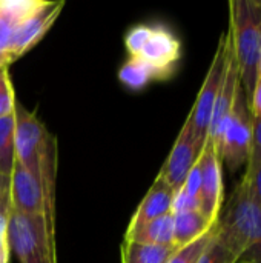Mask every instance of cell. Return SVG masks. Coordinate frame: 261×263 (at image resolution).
Here are the masks:
<instances>
[{
	"mask_svg": "<svg viewBox=\"0 0 261 263\" xmlns=\"http://www.w3.org/2000/svg\"><path fill=\"white\" fill-rule=\"evenodd\" d=\"M129 59L118 71V80L132 91L169 79L182 57V43L165 25H135L125 35Z\"/></svg>",
	"mask_w": 261,
	"mask_h": 263,
	"instance_id": "1",
	"label": "cell"
},
{
	"mask_svg": "<svg viewBox=\"0 0 261 263\" xmlns=\"http://www.w3.org/2000/svg\"><path fill=\"white\" fill-rule=\"evenodd\" d=\"M217 236L234 254L235 263H261V208L243 177L220 211Z\"/></svg>",
	"mask_w": 261,
	"mask_h": 263,
	"instance_id": "2",
	"label": "cell"
},
{
	"mask_svg": "<svg viewBox=\"0 0 261 263\" xmlns=\"http://www.w3.org/2000/svg\"><path fill=\"white\" fill-rule=\"evenodd\" d=\"M229 32L238 68L240 85L248 103L258 79L261 52V0L229 2Z\"/></svg>",
	"mask_w": 261,
	"mask_h": 263,
	"instance_id": "3",
	"label": "cell"
},
{
	"mask_svg": "<svg viewBox=\"0 0 261 263\" xmlns=\"http://www.w3.org/2000/svg\"><path fill=\"white\" fill-rule=\"evenodd\" d=\"M8 240L20 263H57L55 240L51 239L43 216H25L11 210Z\"/></svg>",
	"mask_w": 261,
	"mask_h": 263,
	"instance_id": "4",
	"label": "cell"
},
{
	"mask_svg": "<svg viewBox=\"0 0 261 263\" xmlns=\"http://www.w3.org/2000/svg\"><path fill=\"white\" fill-rule=\"evenodd\" d=\"M252 128H254V117L246 94L240 85L232 111L229 114V119L226 122L218 145V156L222 159V163H225L231 173H237L249 160Z\"/></svg>",
	"mask_w": 261,
	"mask_h": 263,
	"instance_id": "5",
	"label": "cell"
},
{
	"mask_svg": "<svg viewBox=\"0 0 261 263\" xmlns=\"http://www.w3.org/2000/svg\"><path fill=\"white\" fill-rule=\"evenodd\" d=\"M226 55H228V32L222 34V37H220L215 55L211 62V66L208 69V74L202 85V89H200L197 100L188 116L194 137L202 146H205V143L208 140V133H209L214 106H215V102H217V97H218V92H220V88L223 83V77H225Z\"/></svg>",
	"mask_w": 261,
	"mask_h": 263,
	"instance_id": "6",
	"label": "cell"
},
{
	"mask_svg": "<svg viewBox=\"0 0 261 263\" xmlns=\"http://www.w3.org/2000/svg\"><path fill=\"white\" fill-rule=\"evenodd\" d=\"M15 117V162L38 179L40 153L49 134L34 111L26 109L18 100L14 108Z\"/></svg>",
	"mask_w": 261,
	"mask_h": 263,
	"instance_id": "7",
	"label": "cell"
},
{
	"mask_svg": "<svg viewBox=\"0 0 261 263\" xmlns=\"http://www.w3.org/2000/svg\"><path fill=\"white\" fill-rule=\"evenodd\" d=\"M202 186H200V213L211 222L217 223L220 211L223 208L225 186H223V163L217 153V148L211 140H206L202 154Z\"/></svg>",
	"mask_w": 261,
	"mask_h": 263,
	"instance_id": "8",
	"label": "cell"
},
{
	"mask_svg": "<svg viewBox=\"0 0 261 263\" xmlns=\"http://www.w3.org/2000/svg\"><path fill=\"white\" fill-rule=\"evenodd\" d=\"M65 8V2H45L29 15L23 20L20 28L17 29L9 54H8V65L18 60L23 54H26L29 49H32L51 29L57 17L60 15L62 9Z\"/></svg>",
	"mask_w": 261,
	"mask_h": 263,
	"instance_id": "9",
	"label": "cell"
},
{
	"mask_svg": "<svg viewBox=\"0 0 261 263\" xmlns=\"http://www.w3.org/2000/svg\"><path fill=\"white\" fill-rule=\"evenodd\" d=\"M202 149L203 146L194 137L191 122L186 119L165 165L158 173V177H162L177 193L183 186L189 171L198 160Z\"/></svg>",
	"mask_w": 261,
	"mask_h": 263,
	"instance_id": "10",
	"label": "cell"
},
{
	"mask_svg": "<svg viewBox=\"0 0 261 263\" xmlns=\"http://www.w3.org/2000/svg\"><path fill=\"white\" fill-rule=\"evenodd\" d=\"M226 32H228V55H226L225 77H223V83H222V88H220V92H218V97H217V102L214 106L209 133H208V140H211L214 143V146L217 148V153H218V145L222 140L223 129H225L229 114L232 111L235 96H237V91L240 86L238 68H237V62H235V55H234L231 32H229V29Z\"/></svg>",
	"mask_w": 261,
	"mask_h": 263,
	"instance_id": "11",
	"label": "cell"
},
{
	"mask_svg": "<svg viewBox=\"0 0 261 263\" xmlns=\"http://www.w3.org/2000/svg\"><path fill=\"white\" fill-rule=\"evenodd\" d=\"M11 210L25 216L46 214V197L37 177L25 170L18 162L14 163L11 176Z\"/></svg>",
	"mask_w": 261,
	"mask_h": 263,
	"instance_id": "12",
	"label": "cell"
},
{
	"mask_svg": "<svg viewBox=\"0 0 261 263\" xmlns=\"http://www.w3.org/2000/svg\"><path fill=\"white\" fill-rule=\"evenodd\" d=\"M42 3L43 0H0V66H9L8 54L17 29Z\"/></svg>",
	"mask_w": 261,
	"mask_h": 263,
	"instance_id": "13",
	"label": "cell"
},
{
	"mask_svg": "<svg viewBox=\"0 0 261 263\" xmlns=\"http://www.w3.org/2000/svg\"><path fill=\"white\" fill-rule=\"evenodd\" d=\"M174 197H175V191L162 177L157 176L152 186L149 188V191L137 206L128 228L140 227L143 223H148L154 219L172 213Z\"/></svg>",
	"mask_w": 261,
	"mask_h": 263,
	"instance_id": "14",
	"label": "cell"
},
{
	"mask_svg": "<svg viewBox=\"0 0 261 263\" xmlns=\"http://www.w3.org/2000/svg\"><path fill=\"white\" fill-rule=\"evenodd\" d=\"M123 242L157 247L174 245V214L169 213L140 227L128 228Z\"/></svg>",
	"mask_w": 261,
	"mask_h": 263,
	"instance_id": "15",
	"label": "cell"
},
{
	"mask_svg": "<svg viewBox=\"0 0 261 263\" xmlns=\"http://www.w3.org/2000/svg\"><path fill=\"white\" fill-rule=\"evenodd\" d=\"M212 225L200 210L174 214V245L182 248L202 237Z\"/></svg>",
	"mask_w": 261,
	"mask_h": 263,
	"instance_id": "16",
	"label": "cell"
},
{
	"mask_svg": "<svg viewBox=\"0 0 261 263\" xmlns=\"http://www.w3.org/2000/svg\"><path fill=\"white\" fill-rule=\"evenodd\" d=\"M177 250L178 248L175 245L157 247L123 242L122 263H168Z\"/></svg>",
	"mask_w": 261,
	"mask_h": 263,
	"instance_id": "17",
	"label": "cell"
},
{
	"mask_svg": "<svg viewBox=\"0 0 261 263\" xmlns=\"http://www.w3.org/2000/svg\"><path fill=\"white\" fill-rule=\"evenodd\" d=\"M15 117L14 114L0 119V176H12L15 163Z\"/></svg>",
	"mask_w": 261,
	"mask_h": 263,
	"instance_id": "18",
	"label": "cell"
},
{
	"mask_svg": "<svg viewBox=\"0 0 261 263\" xmlns=\"http://www.w3.org/2000/svg\"><path fill=\"white\" fill-rule=\"evenodd\" d=\"M217 233V223L212 225L202 237H198L197 240L178 248L172 257L168 260V263H198L202 254L205 253V250L208 248V245L211 243V240L214 239Z\"/></svg>",
	"mask_w": 261,
	"mask_h": 263,
	"instance_id": "19",
	"label": "cell"
},
{
	"mask_svg": "<svg viewBox=\"0 0 261 263\" xmlns=\"http://www.w3.org/2000/svg\"><path fill=\"white\" fill-rule=\"evenodd\" d=\"M17 99L8 66H0V119L14 114Z\"/></svg>",
	"mask_w": 261,
	"mask_h": 263,
	"instance_id": "20",
	"label": "cell"
},
{
	"mask_svg": "<svg viewBox=\"0 0 261 263\" xmlns=\"http://www.w3.org/2000/svg\"><path fill=\"white\" fill-rule=\"evenodd\" d=\"M261 168V119H254L252 128V143H251V154L246 163V173L243 179L251 180L254 174Z\"/></svg>",
	"mask_w": 261,
	"mask_h": 263,
	"instance_id": "21",
	"label": "cell"
},
{
	"mask_svg": "<svg viewBox=\"0 0 261 263\" xmlns=\"http://www.w3.org/2000/svg\"><path fill=\"white\" fill-rule=\"evenodd\" d=\"M198 263H235V257L215 233L214 239L202 254Z\"/></svg>",
	"mask_w": 261,
	"mask_h": 263,
	"instance_id": "22",
	"label": "cell"
},
{
	"mask_svg": "<svg viewBox=\"0 0 261 263\" xmlns=\"http://www.w3.org/2000/svg\"><path fill=\"white\" fill-rule=\"evenodd\" d=\"M200 186H202V165H200V157L195 162V165L192 166V170L189 171L183 186L178 190L180 193H183L186 197L197 200L198 202V196H200ZM200 208V203H198Z\"/></svg>",
	"mask_w": 261,
	"mask_h": 263,
	"instance_id": "23",
	"label": "cell"
},
{
	"mask_svg": "<svg viewBox=\"0 0 261 263\" xmlns=\"http://www.w3.org/2000/svg\"><path fill=\"white\" fill-rule=\"evenodd\" d=\"M11 206L0 208V263L9 262V240H8V217Z\"/></svg>",
	"mask_w": 261,
	"mask_h": 263,
	"instance_id": "24",
	"label": "cell"
},
{
	"mask_svg": "<svg viewBox=\"0 0 261 263\" xmlns=\"http://www.w3.org/2000/svg\"><path fill=\"white\" fill-rule=\"evenodd\" d=\"M249 108H251L254 119H261V77H258L255 82L254 92L249 100Z\"/></svg>",
	"mask_w": 261,
	"mask_h": 263,
	"instance_id": "25",
	"label": "cell"
},
{
	"mask_svg": "<svg viewBox=\"0 0 261 263\" xmlns=\"http://www.w3.org/2000/svg\"><path fill=\"white\" fill-rule=\"evenodd\" d=\"M11 179L0 176V208L2 206H11Z\"/></svg>",
	"mask_w": 261,
	"mask_h": 263,
	"instance_id": "26",
	"label": "cell"
},
{
	"mask_svg": "<svg viewBox=\"0 0 261 263\" xmlns=\"http://www.w3.org/2000/svg\"><path fill=\"white\" fill-rule=\"evenodd\" d=\"M248 182H249V186H251V194H252L254 202L261 208V168L254 174V177L251 180H248Z\"/></svg>",
	"mask_w": 261,
	"mask_h": 263,
	"instance_id": "27",
	"label": "cell"
},
{
	"mask_svg": "<svg viewBox=\"0 0 261 263\" xmlns=\"http://www.w3.org/2000/svg\"><path fill=\"white\" fill-rule=\"evenodd\" d=\"M258 77H261V52H260V62H258Z\"/></svg>",
	"mask_w": 261,
	"mask_h": 263,
	"instance_id": "28",
	"label": "cell"
}]
</instances>
